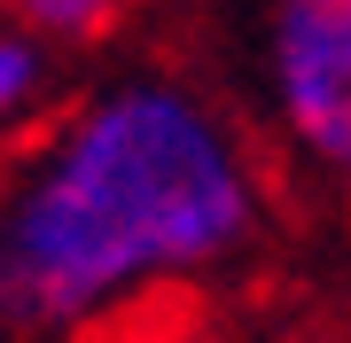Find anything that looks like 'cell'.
I'll return each instance as SVG.
<instances>
[{"label": "cell", "mask_w": 351, "mask_h": 343, "mask_svg": "<svg viewBox=\"0 0 351 343\" xmlns=\"http://www.w3.org/2000/svg\"><path fill=\"white\" fill-rule=\"evenodd\" d=\"M258 227L265 172L234 117L164 71H125L0 179V335H78L164 281L234 266Z\"/></svg>", "instance_id": "cell-1"}, {"label": "cell", "mask_w": 351, "mask_h": 343, "mask_svg": "<svg viewBox=\"0 0 351 343\" xmlns=\"http://www.w3.org/2000/svg\"><path fill=\"white\" fill-rule=\"evenodd\" d=\"M265 78L297 149L351 172V0H265Z\"/></svg>", "instance_id": "cell-2"}, {"label": "cell", "mask_w": 351, "mask_h": 343, "mask_svg": "<svg viewBox=\"0 0 351 343\" xmlns=\"http://www.w3.org/2000/svg\"><path fill=\"white\" fill-rule=\"evenodd\" d=\"M117 8H125V0H8L16 31H24V39H39V47L110 31V24H117Z\"/></svg>", "instance_id": "cell-3"}, {"label": "cell", "mask_w": 351, "mask_h": 343, "mask_svg": "<svg viewBox=\"0 0 351 343\" xmlns=\"http://www.w3.org/2000/svg\"><path fill=\"white\" fill-rule=\"evenodd\" d=\"M39 86H47V47L24 39L16 24H0V133L39 102Z\"/></svg>", "instance_id": "cell-4"}]
</instances>
